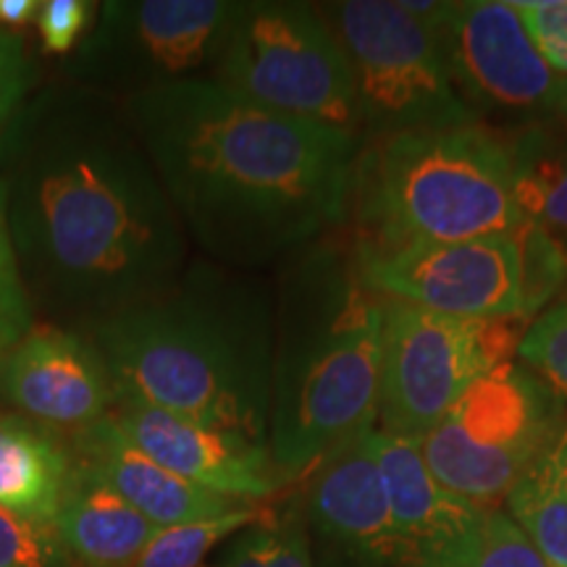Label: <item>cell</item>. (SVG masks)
<instances>
[{
  "mask_svg": "<svg viewBox=\"0 0 567 567\" xmlns=\"http://www.w3.org/2000/svg\"><path fill=\"white\" fill-rule=\"evenodd\" d=\"M0 187L32 305L95 326L172 289L189 237L124 105L55 90L0 134Z\"/></svg>",
  "mask_w": 567,
  "mask_h": 567,
  "instance_id": "obj_1",
  "label": "cell"
},
{
  "mask_svg": "<svg viewBox=\"0 0 567 567\" xmlns=\"http://www.w3.org/2000/svg\"><path fill=\"white\" fill-rule=\"evenodd\" d=\"M122 105L187 237L218 264L271 266L344 218L358 134L268 111L210 76Z\"/></svg>",
  "mask_w": 567,
  "mask_h": 567,
  "instance_id": "obj_2",
  "label": "cell"
},
{
  "mask_svg": "<svg viewBox=\"0 0 567 567\" xmlns=\"http://www.w3.org/2000/svg\"><path fill=\"white\" fill-rule=\"evenodd\" d=\"M116 408H153L266 444L276 305L252 281L193 266L172 289L90 326Z\"/></svg>",
  "mask_w": 567,
  "mask_h": 567,
  "instance_id": "obj_3",
  "label": "cell"
},
{
  "mask_svg": "<svg viewBox=\"0 0 567 567\" xmlns=\"http://www.w3.org/2000/svg\"><path fill=\"white\" fill-rule=\"evenodd\" d=\"M384 297L354 252L316 247L289 266L276 305L268 455L284 484L308 478L379 417Z\"/></svg>",
  "mask_w": 567,
  "mask_h": 567,
  "instance_id": "obj_4",
  "label": "cell"
},
{
  "mask_svg": "<svg viewBox=\"0 0 567 567\" xmlns=\"http://www.w3.org/2000/svg\"><path fill=\"white\" fill-rule=\"evenodd\" d=\"M368 247L394 250L520 229L509 145L484 124L381 140L360 166Z\"/></svg>",
  "mask_w": 567,
  "mask_h": 567,
  "instance_id": "obj_5",
  "label": "cell"
},
{
  "mask_svg": "<svg viewBox=\"0 0 567 567\" xmlns=\"http://www.w3.org/2000/svg\"><path fill=\"white\" fill-rule=\"evenodd\" d=\"M210 80L268 111L360 137L350 61L318 6L237 3Z\"/></svg>",
  "mask_w": 567,
  "mask_h": 567,
  "instance_id": "obj_6",
  "label": "cell"
},
{
  "mask_svg": "<svg viewBox=\"0 0 567 567\" xmlns=\"http://www.w3.org/2000/svg\"><path fill=\"white\" fill-rule=\"evenodd\" d=\"M350 61L360 134L481 124L452 84L442 40L402 0H339L318 6Z\"/></svg>",
  "mask_w": 567,
  "mask_h": 567,
  "instance_id": "obj_7",
  "label": "cell"
},
{
  "mask_svg": "<svg viewBox=\"0 0 567 567\" xmlns=\"http://www.w3.org/2000/svg\"><path fill=\"white\" fill-rule=\"evenodd\" d=\"M563 431L559 396L536 373L502 363L417 444L439 484L481 509H499Z\"/></svg>",
  "mask_w": 567,
  "mask_h": 567,
  "instance_id": "obj_8",
  "label": "cell"
},
{
  "mask_svg": "<svg viewBox=\"0 0 567 567\" xmlns=\"http://www.w3.org/2000/svg\"><path fill=\"white\" fill-rule=\"evenodd\" d=\"M507 347L509 331L502 321L384 300L379 431L421 442L467 389L507 363Z\"/></svg>",
  "mask_w": 567,
  "mask_h": 567,
  "instance_id": "obj_9",
  "label": "cell"
},
{
  "mask_svg": "<svg viewBox=\"0 0 567 567\" xmlns=\"http://www.w3.org/2000/svg\"><path fill=\"white\" fill-rule=\"evenodd\" d=\"M405 9L439 34L452 84L476 118L488 113L520 126L551 118L563 76L538 55L513 0H405Z\"/></svg>",
  "mask_w": 567,
  "mask_h": 567,
  "instance_id": "obj_10",
  "label": "cell"
},
{
  "mask_svg": "<svg viewBox=\"0 0 567 567\" xmlns=\"http://www.w3.org/2000/svg\"><path fill=\"white\" fill-rule=\"evenodd\" d=\"M237 11L229 0H137L105 3L90 40L80 48L74 76L124 84V95L200 80L216 69Z\"/></svg>",
  "mask_w": 567,
  "mask_h": 567,
  "instance_id": "obj_11",
  "label": "cell"
},
{
  "mask_svg": "<svg viewBox=\"0 0 567 567\" xmlns=\"http://www.w3.org/2000/svg\"><path fill=\"white\" fill-rule=\"evenodd\" d=\"M358 271L384 300L455 318L505 321L526 316L523 250L515 234L450 245L354 250Z\"/></svg>",
  "mask_w": 567,
  "mask_h": 567,
  "instance_id": "obj_12",
  "label": "cell"
},
{
  "mask_svg": "<svg viewBox=\"0 0 567 567\" xmlns=\"http://www.w3.org/2000/svg\"><path fill=\"white\" fill-rule=\"evenodd\" d=\"M0 394L19 417L53 434H82L116 410L109 368L90 337L38 326L0 358Z\"/></svg>",
  "mask_w": 567,
  "mask_h": 567,
  "instance_id": "obj_13",
  "label": "cell"
},
{
  "mask_svg": "<svg viewBox=\"0 0 567 567\" xmlns=\"http://www.w3.org/2000/svg\"><path fill=\"white\" fill-rule=\"evenodd\" d=\"M105 423L142 455L216 494L255 505V499H266L287 486L266 444L229 431L153 408H116Z\"/></svg>",
  "mask_w": 567,
  "mask_h": 567,
  "instance_id": "obj_14",
  "label": "cell"
},
{
  "mask_svg": "<svg viewBox=\"0 0 567 567\" xmlns=\"http://www.w3.org/2000/svg\"><path fill=\"white\" fill-rule=\"evenodd\" d=\"M373 429L339 446L310 473L302 509L326 542L360 563H410L373 452Z\"/></svg>",
  "mask_w": 567,
  "mask_h": 567,
  "instance_id": "obj_15",
  "label": "cell"
},
{
  "mask_svg": "<svg viewBox=\"0 0 567 567\" xmlns=\"http://www.w3.org/2000/svg\"><path fill=\"white\" fill-rule=\"evenodd\" d=\"M74 465L84 476L109 486L126 505L155 523L158 528L182 526V523L210 520L237 509L250 507L252 502L234 499L193 484L155 463L101 421L92 429L74 436Z\"/></svg>",
  "mask_w": 567,
  "mask_h": 567,
  "instance_id": "obj_16",
  "label": "cell"
},
{
  "mask_svg": "<svg viewBox=\"0 0 567 567\" xmlns=\"http://www.w3.org/2000/svg\"><path fill=\"white\" fill-rule=\"evenodd\" d=\"M373 452L384 476L394 526L410 549V565L455 542L484 513L439 484L415 439L373 429Z\"/></svg>",
  "mask_w": 567,
  "mask_h": 567,
  "instance_id": "obj_17",
  "label": "cell"
},
{
  "mask_svg": "<svg viewBox=\"0 0 567 567\" xmlns=\"http://www.w3.org/2000/svg\"><path fill=\"white\" fill-rule=\"evenodd\" d=\"M158 526L126 505L109 486L84 476L74 481L55 517L53 534L74 567H137Z\"/></svg>",
  "mask_w": 567,
  "mask_h": 567,
  "instance_id": "obj_18",
  "label": "cell"
},
{
  "mask_svg": "<svg viewBox=\"0 0 567 567\" xmlns=\"http://www.w3.org/2000/svg\"><path fill=\"white\" fill-rule=\"evenodd\" d=\"M74 481V455L59 434L19 415H0V507L53 530Z\"/></svg>",
  "mask_w": 567,
  "mask_h": 567,
  "instance_id": "obj_19",
  "label": "cell"
},
{
  "mask_svg": "<svg viewBox=\"0 0 567 567\" xmlns=\"http://www.w3.org/2000/svg\"><path fill=\"white\" fill-rule=\"evenodd\" d=\"M509 145L513 195L523 221L567 252V124L557 118L520 126Z\"/></svg>",
  "mask_w": 567,
  "mask_h": 567,
  "instance_id": "obj_20",
  "label": "cell"
},
{
  "mask_svg": "<svg viewBox=\"0 0 567 567\" xmlns=\"http://www.w3.org/2000/svg\"><path fill=\"white\" fill-rule=\"evenodd\" d=\"M513 517L549 567H567V478L547 452L507 496Z\"/></svg>",
  "mask_w": 567,
  "mask_h": 567,
  "instance_id": "obj_21",
  "label": "cell"
},
{
  "mask_svg": "<svg viewBox=\"0 0 567 567\" xmlns=\"http://www.w3.org/2000/svg\"><path fill=\"white\" fill-rule=\"evenodd\" d=\"M413 567H549L505 509H484L476 523L446 547Z\"/></svg>",
  "mask_w": 567,
  "mask_h": 567,
  "instance_id": "obj_22",
  "label": "cell"
},
{
  "mask_svg": "<svg viewBox=\"0 0 567 567\" xmlns=\"http://www.w3.org/2000/svg\"><path fill=\"white\" fill-rule=\"evenodd\" d=\"M260 520V509L250 505L237 513L210 517V520L182 523V526L161 528L151 547L142 551L137 567H203V557L226 542L234 534H243L245 528Z\"/></svg>",
  "mask_w": 567,
  "mask_h": 567,
  "instance_id": "obj_23",
  "label": "cell"
},
{
  "mask_svg": "<svg viewBox=\"0 0 567 567\" xmlns=\"http://www.w3.org/2000/svg\"><path fill=\"white\" fill-rule=\"evenodd\" d=\"M517 354L530 365L528 371L559 396V402H567V297L530 323L517 344Z\"/></svg>",
  "mask_w": 567,
  "mask_h": 567,
  "instance_id": "obj_24",
  "label": "cell"
},
{
  "mask_svg": "<svg viewBox=\"0 0 567 567\" xmlns=\"http://www.w3.org/2000/svg\"><path fill=\"white\" fill-rule=\"evenodd\" d=\"M0 567H74L53 530L0 507Z\"/></svg>",
  "mask_w": 567,
  "mask_h": 567,
  "instance_id": "obj_25",
  "label": "cell"
},
{
  "mask_svg": "<svg viewBox=\"0 0 567 567\" xmlns=\"http://www.w3.org/2000/svg\"><path fill=\"white\" fill-rule=\"evenodd\" d=\"M538 55L567 80V0H513Z\"/></svg>",
  "mask_w": 567,
  "mask_h": 567,
  "instance_id": "obj_26",
  "label": "cell"
},
{
  "mask_svg": "<svg viewBox=\"0 0 567 567\" xmlns=\"http://www.w3.org/2000/svg\"><path fill=\"white\" fill-rule=\"evenodd\" d=\"M34 84V69L21 34L0 27V134L9 130Z\"/></svg>",
  "mask_w": 567,
  "mask_h": 567,
  "instance_id": "obj_27",
  "label": "cell"
},
{
  "mask_svg": "<svg viewBox=\"0 0 567 567\" xmlns=\"http://www.w3.org/2000/svg\"><path fill=\"white\" fill-rule=\"evenodd\" d=\"M92 3L87 0H45L40 3L38 30L45 53L66 55L87 32Z\"/></svg>",
  "mask_w": 567,
  "mask_h": 567,
  "instance_id": "obj_28",
  "label": "cell"
},
{
  "mask_svg": "<svg viewBox=\"0 0 567 567\" xmlns=\"http://www.w3.org/2000/svg\"><path fill=\"white\" fill-rule=\"evenodd\" d=\"M271 526V567H313V547H310L308 517H305L302 502L289 505L287 513Z\"/></svg>",
  "mask_w": 567,
  "mask_h": 567,
  "instance_id": "obj_29",
  "label": "cell"
},
{
  "mask_svg": "<svg viewBox=\"0 0 567 567\" xmlns=\"http://www.w3.org/2000/svg\"><path fill=\"white\" fill-rule=\"evenodd\" d=\"M34 329L32 302L21 287L19 276L0 274V347L11 350L19 339Z\"/></svg>",
  "mask_w": 567,
  "mask_h": 567,
  "instance_id": "obj_30",
  "label": "cell"
},
{
  "mask_svg": "<svg viewBox=\"0 0 567 567\" xmlns=\"http://www.w3.org/2000/svg\"><path fill=\"white\" fill-rule=\"evenodd\" d=\"M271 523H255L234 538L231 547L226 549L221 567H271Z\"/></svg>",
  "mask_w": 567,
  "mask_h": 567,
  "instance_id": "obj_31",
  "label": "cell"
},
{
  "mask_svg": "<svg viewBox=\"0 0 567 567\" xmlns=\"http://www.w3.org/2000/svg\"><path fill=\"white\" fill-rule=\"evenodd\" d=\"M38 0H0V27L9 32L27 27L32 19H38Z\"/></svg>",
  "mask_w": 567,
  "mask_h": 567,
  "instance_id": "obj_32",
  "label": "cell"
},
{
  "mask_svg": "<svg viewBox=\"0 0 567 567\" xmlns=\"http://www.w3.org/2000/svg\"><path fill=\"white\" fill-rule=\"evenodd\" d=\"M0 274L19 276L17 271V255L9 237V224H6V205H3V187H0Z\"/></svg>",
  "mask_w": 567,
  "mask_h": 567,
  "instance_id": "obj_33",
  "label": "cell"
},
{
  "mask_svg": "<svg viewBox=\"0 0 567 567\" xmlns=\"http://www.w3.org/2000/svg\"><path fill=\"white\" fill-rule=\"evenodd\" d=\"M549 452H551V460H555L559 471H563V476L567 478V425H565V431H563V434H559V439H557L555 446H551Z\"/></svg>",
  "mask_w": 567,
  "mask_h": 567,
  "instance_id": "obj_34",
  "label": "cell"
},
{
  "mask_svg": "<svg viewBox=\"0 0 567 567\" xmlns=\"http://www.w3.org/2000/svg\"><path fill=\"white\" fill-rule=\"evenodd\" d=\"M551 118H557V122L567 124V80H565V76H563V84H559L557 103H555V113H551Z\"/></svg>",
  "mask_w": 567,
  "mask_h": 567,
  "instance_id": "obj_35",
  "label": "cell"
},
{
  "mask_svg": "<svg viewBox=\"0 0 567 567\" xmlns=\"http://www.w3.org/2000/svg\"><path fill=\"white\" fill-rule=\"evenodd\" d=\"M3 352H6V350H3V347H0V358H3Z\"/></svg>",
  "mask_w": 567,
  "mask_h": 567,
  "instance_id": "obj_36",
  "label": "cell"
}]
</instances>
